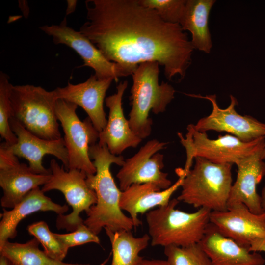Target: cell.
Instances as JSON below:
<instances>
[{
  "label": "cell",
  "instance_id": "cb8c5ba5",
  "mask_svg": "<svg viewBox=\"0 0 265 265\" xmlns=\"http://www.w3.org/2000/svg\"><path fill=\"white\" fill-rule=\"evenodd\" d=\"M39 243L35 238L25 243L7 241L0 246V255L17 265H90L68 263L54 260L39 248Z\"/></svg>",
  "mask_w": 265,
  "mask_h": 265
},
{
  "label": "cell",
  "instance_id": "30bf717a",
  "mask_svg": "<svg viewBox=\"0 0 265 265\" xmlns=\"http://www.w3.org/2000/svg\"><path fill=\"white\" fill-rule=\"evenodd\" d=\"M39 28L52 37L55 44H64L74 50L82 59L83 66L93 69L99 79L117 80L119 77L132 75L136 69L108 60L87 37L67 26L66 17L59 24L44 25Z\"/></svg>",
  "mask_w": 265,
  "mask_h": 265
},
{
  "label": "cell",
  "instance_id": "d6a6232c",
  "mask_svg": "<svg viewBox=\"0 0 265 265\" xmlns=\"http://www.w3.org/2000/svg\"><path fill=\"white\" fill-rule=\"evenodd\" d=\"M262 158L263 159H265V141L262 150ZM262 206L264 211H265V185L262 190L261 195Z\"/></svg>",
  "mask_w": 265,
  "mask_h": 265
},
{
  "label": "cell",
  "instance_id": "f1b7e54d",
  "mask_svg": "<svg viewBox=\"0 0 265 265\" xmlns=\"http://www.w3.org/2000/svg\"><path fill=\"white\" fill-rule=\"evenodd\" d=\"M56 238L68 249L90 242L100 244L97 235L93 233L84 223L72 232L68 234L54 233Z\"/></svg>",
  "mask_w": 265,
  "mask_h": 265
},
{
  "label": "cell",
  "instance_id": "484cf974",
  "mask_svg": "<svg viewBox=\"0 0 265 265\" xmlns=\"http://www.w3.org/2000/svg\"><path fill=\"white\" fill-rule=\"evenodd\" d=\"M28 231L42 245L44 251L51 258L60 261L65 258L69 249L50 230L45 222L39 221L29 225Z\"/></svg>",
  "mask_w": 265,
  "mask_h": 265
},
{
  "label": "cell",
  "instance_id": "7c38bea8",
  "mask_svg": "<svg viewBox=\"0 0 265 265\" xmlns=\"http://www.w3.org/2000/svg\"><path fill=\"white\" fill-rule=\"evenodd\" d=\"M191 96L207 100L212 105L211 113L194 124L197 131L205 132L211 130L227 132L244 142H251L265 137V123L251 116L238 114L235 108L238 103L233 95H230V103L225 108L219 107L215 94Z\"/></svg>",
  "mask_w": 265,
  "mask_h": 265
},
{
  "label": "cell",
  "instance_id": "4316f807",
  "mask_svg": "<svg viewBox=\"0 0 265 265\" xmlns=\"http://www.w3.org/2000/svg\"><path fill=\"white\" fill-rule=\"evenodd\" d=\"M164 253L171 265H212L199 243L185 247L167 246Z\"/></svg>",
  "mask_w": 265,
  "mask_h": 265
},
{
  "label": "cell",
  "instance_id": "44dd1931",
  "mask_svg": "<svg viewBox=\"0 0 265 265\" xmlns=\"http://www.w3.org/2000/svg\"><path fill=\"white\" fill-rule=\"evenodd\" d=\"M68 209L66 205H61L53 202L39 187L34 188L11 210L3 209L0 222V246L9 239L15 237L18 225L27 215L39 211H53L59 215Z\"/></svg>",
  "mask_w": 265,
  "mask_h": 265
},
{
  "label": "cell",
  "instance_id": "5b68a950",
  "mask_svg": "<svg viewBox=\"0 0 265 265\" xmlns=\"http://www.w3.org/2000/svg\"><path fill=\"white\" fill-rule=\"evenodd\" d=\"M192 168L186 174L177 197L197 208L225 211L232 186V164L214 163L196 157Z\"/></svg>",
  "mask_w": 265,
  "mask_h": 265
},
{
  "label": "cell",
  "instance_id": "2e32d148",
  "mask_svg": "<svg viewBox=\"0 0 265 265\" xmlns=\"http://www.w3.org/2000/svg\"><path fill=\"white\" fill-rule=\"evenodd\" d=\"M113 80V78L99 79L94 74L83 82L74 84L68 82L65 87H57L53 90L57 99L80 106L100 132L107 124L104 103L106 92Z\"/></svg>",
  "mask_w": 265,
  "mask_h": 265
},
{
  "label": "cell",
  "instance_id": "8992f818",
  "mask_svg": "<svg viewBox=\"0 0 265 265\" xmlns=\"http://www.w3.org/2000/svg\"><path fill=\"white\" fill-rule=\"evenodd\" d=\"M10 98L12 117L26 130L45 139L62 138L55 111L57 99L54 90L49 91L30 84L12 85Z\"/></svg>",
  "mask_w": 265,
  "mask_h": 265
},
{
  "label": "cell",
  "instance_id": "52a82bcc",
  "mask_svg": "<svg viewBox=\"0 0 265 265\" xmlns=\"http://www.w3.org/2000/svg\"><path fill=\"white\" fill-rule=\"evenodd\" d=\"M186 129L185 137L178 133L186 155L183 169L186 175L191 168L196 157L203 158L214 163L237 165L261 149L265 141V137H262L251 142H244L230 134L220 135L217 139H212L206 132L196 130L193 124H189Z\"/></svg>",
  "mask_w": 265,
  "mask_h": 265
},
{
  "label": "cell",
  "instance_id": "9a60e30c",
  "mask_svg": "<svg viewBox=\"0 0 265 265\" xmlns=\"http://www.w3.org/2000/svg\"><path fill=\"white\" fill-rule=\"evenodd\" d=\"M210 222L223 235L248 248L254 239L265 238V211L256 214L242 203L229 205L225 211L211 212Z\"/></svg>",
  "mask_w": 265,
  "mask_h": 265
},
{
  "label": "cell",
  "instance_id": "836d02e7",
  "mask_svg": "<svg viewBox=\"0 0 265 265\" xmlns=\"http://www.w3.org/2000/svg\"><path fill=\"white\" fill-rule=\"evenodd\" d=\"M0 265H17L5 257L0 255Z\"/></svg>",
  "mask_w": 265,
  "mask_h": 265
},
{
  "label": "cell",
  "instance_id": "e0dca14e",
  "mask_svg": "<svg viewBox=\"0 0 265 265\" xmlns=\"http://www.w3.org/2000/svg\"><path fill=\"white\" fill-rule=\"evenodd\" d=\"M127 86V80L120 83L116 93L106 98L109 115L106 126L99 134L98 144L106 145L110 152L117 156L127 148L136 147L142 140L132 130L124 114L122 98Z\"/></svg>",
  "mask_w": 265,
  "mask_h": 265
},
{
  "label": "cell",
  "instance_id": "9c48e42d",
  "mask_svg": "<svg viewBox=\"0 0 265 265\" xmlns=\"http://www.w3.org/2000/svg\"><path fill=\"white\" fill-rule=\"evenodd\" d=\"M77 107L62 99H57L55 104L56 116L63 131L68 154V170L78 169L87 176L94 175L96 169L89 156V148L99 140V132L88 117L83 121L79 119Z\"/></svg>",
  "mask_w": 265,
  "mask_h": 265
},
{
  "label": "cell",
  "instance_id": "83f0119b",
  "mask_svg": "<svg viewBox=\"0 0 265 265\" xmlns=\"http://www.w3.org/2000/svg\"><path fill=\"white\" fill-rule=\"evenodd\" d=\"M142 5L153 9L165 22L179 24L186 0H138Z\"/></svg>",
  "mask_w": 265,
  "mask_h": 265
},
{
  "label": "cell",
  "instance_id": "4fadbf2b",
  "mask_svg": "<svg viewBox=\"0 0 265 265\" xmlns=\"http://www.w3.org/2000/svg\"><path fill=\"white\" fill-rule=\"evenodd\" d=\"M51 174H37L21 163L4 142L0 145V186L3 195L0 203L3 208H13L28 193L49 180Z\"/></svg>",
  "mask_w": 265,
  "mask_h": 265
},
{
  "label": "cell",
  "instance_id": "f546056e",
  "mask_svg": "<svg viewBox=\"0 0 265 265\" xmlns=\"http://www.w3.org/2000/svg\"><path fill=\"white\" fill-rule=\"evenodd\" d=\"M249 249L251 252H265V238H258L253 240Z\"/></svg>",
  "mask_w": 265,
  "mask_h": 265
},
{
  "label": "cell",
  "instance_id": "d4e9b609",
  "mask_svg": "<svg viewBox=\"0 0 265 265\" xmlns=\"http://www.w3.org/2000/svg\"><path fill=\"white\" fill-rule=\"evenodd\" d=\"M12 84L9 76L2 71L0 72V134L8 145L15 144L17 138L10 126L12 117V107L10 98Z\"/></svg>",
  "mask_w": 265,
  "mask_h": 265
},
{
  "label": "cell",
  "instance_id": "8fae6325",
  "mask_svg": "<svg viewBox=\"0 0 265 265\" xmlns=\"http://www.w3.org/2000/svg\"><path fill=\"white\" fill-rule=\"evenodd\" d=\"M167 142L156 139L147 141L132 157L125 160L116 177L119 188L123 191L133 184L152 183L161 190L171 186L168 174L162 172L164 156L159 152L166 147Z\"/></svg>",
  "mask_w": 265,
  "mask_h": 265
},
{
  "label": "cell",
  "instance_id": "ffe728a7",
  "mask_svg": "<svg viewBox=\"0 0 265 265\" xmlns=\"http://www.w3.org/2000/svg\"><path fill=\"white\" fill-rule=\"evenodd\" d=\"M212 265H264L258 252H251L232 239L223 235L211 222L199 242Z\"/></svg>",
  "mask_w": 265,
  "mask_h": 265
},
{
  "label": "cell",
  "instance_id": "7402d4cb",
  "mask_svg": "<svg viewBox=\"0 0 265 265\" xmlns=\"http://www.w3.org/2000/svg\"><path fill=\"white\" fill-rule=\"evenodd\" d=\"M214 0H186L179 22L184 31L191 35V43L194 49L209 53L212 46L209 27L211 10Z\"/></svg>",
  "mask_w": 265,
  "mask_h": 265
},
{
  "label": "cell",
  "instance_id": "ba28073f",
  "mask_svg": "<svg viewBox=\"0 0 265 265\" xmlns=\"http://www.w3.org/2000/svg\"><path fill=\"white\" fill-rule=\"evenodd\" d=\"M51 177L43 185L41 190L45 193L52 190H57L64 195L73 211L66 215H59L56 220L58 229H66L74 231L84 220L80 217L83 211L86 212L97 202L95 191L86 182V174L78 169L65 170L55 159L50 161Z\"/></svg>",
  "mask_w": 265,
  "mask_h": 265
},
{
  "label": "cell",
  "instance_id": "7a4b0ae2",
  "mask_svg": "<svg viewBox=\"0 0 265 265\" xmlns=\"http://www.w3.org/2000/svg\"><path fill=\"white\" fill-rule=\"evenodd\" d=\"M89 154L94 159L96 172L87 175L86 182L95 191L97 202L86 212L84 224L96 235L103 228L113 232L131 231L134 227L133 221L120 207L122 191L116 185L110 170L112 164L122 166L125 161L123 157L111 154L106 145L98 143L89 147Z\"/></svg>",
  "mask_w": 265,
  "mask_h": 265
},
{
  "label": "cell",
  "instance_id": "ac0fdd59",
  "mask_svg": "<svg viewBox=\"0 0 265 265\" xmlns=\"http://www.w3.org/2000/svg\"><path fill=\"white\" fill-rule=\"evenodd\" d=\"M263 148V147L236 165L237 179L231 187L228 206L242 203L253 213L260 214L265 211L262 208L261 195L257 191V185L265 176Z\"/></svg>",
  "mask_w": 265,
  "mask_h": 265
},
{
  "label": "cell",
  "instance_id": "3957f363",
  "mask_svg": "<svg viewBox=\"0 0 265 265\" xmlns=\"http://www.w3.org/2000/svg\"><path fill=\"white\" fill-rule=\"evenodd\" d=\"M171 199L163 206L150 210L146 214L149 235L153 246L180 247L199 243L210 223L211 211L200 208L187 212L176 208L179 203Z\"/></svg>",
  "mask_w": 265,
  "mask_h": 265
},
{
  "label": "cell",
  "instance_id": "d6986e66",
  "mask_svg": "<svg viewBox=\"0 0 265 265\" xmlns=\"http://www.w3.org/2000/svg\"><path fill=\"white\" fill-rule=\"evenodd\" d=\"M179 178L169 188L161 190L152 183L133 184L122 191L120 199V207L128 212L132 219L134 227L141 224L138 218L139 213H144L152 208L167 204L171 196L181 186L186 176L183 169H176Z\"/></svg>",
  "mask_w": 265,
  "mask_h": 265
},
{
  "label": "cell",
  "instance_id": "6da1fadb",
  "mask_svg": "<svg viewBox=\"0 0 265 265\" xmlns=\"http://www.w3.org/2000/svg\"><path fill=\"white\" fill-rule=\"evenodd\" d=\"M80 32L109 61L136 68L157 62L169 81L183 79L194 49L179 24L164 21L138 0H87Z\"/></svg>",
  "mask_w": 265,
  "mask_h": 265
},
{
  "label": "cell",
  "instance_id": "4dcf8cb0",
  "mask_svg": "<svg viewBox=\"0 0 265 265\" xmlns=\"http://www.w3.org/2000/svg\"><path fill=\"white\" fill-rule=\"evenodd\" d=\"M136 265H171L167 260L146 259L142 258Z\"/></svg>",
  "mask_w": 265,
  "mask_h": 265
},
{
  "label": "cell",
  "instance_id": "603a6c76",
  "mask_svg": "<svg viewBox=\"0 0 265 265\" xmlns=\"http://www.w3.org/2000/svg\"><path fill=\"white\" fill-rule=\"evenodd\" d=\"M105 229L112 247L111 265H136L143 258L139 253L148 245L150 240L149 235L145 234L136 238L131 231L113 232L107 228Z\"/></svg>",
  "mask_w": 265,
  "mask_h": 265
},
{
  "label": "cell",
  "instance_id": "277c9868",
  "mask_svg": "<svg viewBox=\"0 0 265 265\" xmlns=\"http://www.w3.org/2000/svg\"><path fill=\"white\" fill-rule=\"evenodd\" d=\"M159 66L157 62L142 63L132 75V108L128 121L132 130L142 139L152 132L150 111L155 114L164 112L174 98L175 90L171 85L163 81L159 83Z\"/></svg>",
  "mask_w": 265,
  "mask_h": 265
},
{
  "label": "cell",
  "instance_id": "5bb4252c",
  "mask_svg": "<svg viewBox=\"0 0 265 265\" xmlns=\"http://www.w3.org/2000/svg\"><path fill=\"white\" fill-rule=\"evenodd\" d=\"M10 126L17 138L16 144L6 143L11 151L16 156L26 159L31 170L37 174H51L50 169L43 165V158L46 155L55 156L68 170V154L63 138L47 140L39 137L26 130L17 120L12 117Z\"/></svg>",
  "mask_w": 265,
  "mask_h": 265
},
{
  "label": "cell",
  "instance_id": "1f68e13d",
  "mask_svg": "<svg viewBox=\"0 0 265 265\" xmlns=\"http://www.w3.org/2000/svg\"><path fill=\"white\" fill-rule=\"evenodd\" d=\"M67 6L66 10V15H68L74 12L75 10L77 1L75 0H67Z\"/></svg>",
  "mask_w": 265,
  "mask_h": 265
}]
</instances>
